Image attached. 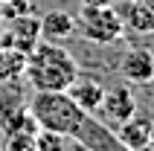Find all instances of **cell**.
<instances>
[{
  "label": "cell",
  "mask_w": 154,
  "mask_h": 151,
  "mask_svg": "<svg viewBox=\"0 0 154 151\" xmlns=\"http://www.w3.org/2000/svg\"><path fill=\"white\" fill-rule=\"evenodd\" d=\"M111 0H82V6H108Z\"/></svg>",
  "instance_id": "cell-14"
},
{
  "label": "cell",
  "mask_w": 154,
  "mask_h": 151,
  "mask_svg": "<svg viewBox=\"0 0 154 151\" xmlns=\"http://www.w3.org/2000/svg\"><path fill=\"white\" fill-rule=\"evenodd\" d=\"M76 29L82 32V38L93 44H113L119 41L125 20L119 17V12L111 9V3L108 6H82V15L76 17Z\"/></svg>",
  "instance_id": "cell-3"
},
{
  "label": "cell",
  "mask_w": 154,
  "mask_h": 151,
  "mask_svg": "<svg viewBox=\"0 0 154 151\" xmlns=\"http://www.w3.org/2000/svg\"><path fill=\"white\" fill-rule=\"evenodd\" d=\"M0 151H38L35 148V131H9Z\"/></svg>",
  "instance_id": "cell-13"
},
{
  "label": "cell",
  "mask_w": 154,
  "mask_h": 151,
  "mask_svg": "<svg viewBox=\"0 0 154 151\" xmlns=\"http://www.w3.org/2000/svg\"><path fill=\"white\" fill-rule=\"evenodd\" d=\"M23 76L32 84V90H67L79 76V64L67 47L41 38L26 52Z\"/></svg>",
  "instance_id": "cell-1"
},
{
  "label": "cell",
  "mask_w": 154,
  "mask_h": 151,
  "mask_svg": "<svg viewBox=\"0 0 154 151\" xmlns=\"http://www.w3.org/2000/svg\"><path fill=\"white\" fill-rule=\"evenodd\" d=\"M35 148L38 151H67L70 148V137L38 128V131H35Z\"/></svg>",
  "instance_id": "cell-12"
},
{
  "label": "cell",
  "mask_w": 154,
  "mask_h": 151,
  "mask_svg": "<svg viewBox=\"0 0 154 151\" xmlns=\"http://www.w3.org/2000/svg\"><path fill=\"white\" fill-rule=\"evenodd\" d=\"M26 52L15 50V47H0V82H9L15 76L23 73Z\"/></svg>",
  "instance_id": "cell-11"
},
{
  "label": "cell",
  "mask_w": 154,
  "mask_h": 151,
  "mask_svg": "<svg viewBox=\"0 0 154 151\" xmlns=\"http://www.w3.org/2000/svg\"><path fill=\"white\" fill-rule=\"evenodd\" d=\"M41 41V20L29 12L17 17H9V26L3 29V47H15L20 52H29Z\"/></svg>",
  "instance_id": "cell-5"
},
{
  "label": "cell",
  "mask_w": 154,
  "mask_h": 151,
  "mask_svg": "<svg viewBox=\"0 0 154 151\" xmlns=\"http://www.w3.org/2000/svg\"><path fill=\"white\" fill-rule=\"evenodd\" d=\"M38 20H41V38L44 41H58L61 44L76 32V17L70 12H64V9H52V12H47Z\"/></svg>",
  "instance_id": "cell-8"
},
{
  "label": "cell",
  "mask_w": 154,
  "mask_h": 151,
  "mask_svg": "<svg viewBox=\"0 0 154 151\" xmlns=\"http://www.w3.org/2000/svg\"><path fill=\"white\" fill-rule=\"evenodd\" d=\"M151 128H154V119L148 113H140L137 110L134 116H128L116 128V137L122 140V145L128 151H143L146 143H148V137H151Z\"/></svg>",
  "instance_id": "cell-7"
},
{
  "label": "cell",
  "mask_w": 154,
  "mask_h": 151,
  "mask_svg": "<svg viewBox=\"0 0 154 151\" xmlns=\"http://www.w3.org/2000/svg\"><path fill=\"white\" fill-rule=\"evenodd\" d=\"M119 73L128 84H148L154 79V52L146 47H131L119 58Z\"/></svg>",
  "instance_id": "cell-6"
},
{
  "label": "cell",
  "mask_w": 154,
  "mask_h": 151,
  "mask_svg": "<svg viewBox=\"0 0 154 151\" xmlns=\"http://www.w3.org/2000/svg\"><path fill=\"white\" fill-rule=\"evenodd\" d=\"M67 96L76 102L85 113H96V110H99V102H102V96H105V87L99 82H93V79H79L76 76V82L67 87Z\"/></svg>",
  "instance_id": "cell-9"
},
{
  "label": "cell",
  "mask_w": 154,
  "mask_h": 151,
  "mask_svg": "<svg viewBox=\"0 0 154 151\" xmlns=\"http://www.w3.org/2000/svg\"><path fill=\"white\" fill-rule=\"evenodd\" d=\"M134 113H137V99H134L131 87H111V90H105L102 102H99V110H96L93 116H99L105 125H111L116 131Z\"/></svg>",
  "instance_id": "cell-4"
},
{
  "label": "cell",
  "mask_w": 154,
  "mask_h": 151,
  "mask_svg": "<svg viewBox=\"0 0 154 151\" xmlns=\"http://www.w3.org/2000/svg\"><path fill=\"white\" fill-rule=\"evenodd\" d=\"M122 20L134 29V32H154V0H128Z\"/></svg>",
  "instance_id": "cell-10"
},
{
  "label": "cell",
  "mask_w": 154,
  "mask_h": 151,
  "mask_svg": "<svg viewBox=\"0 0 154 151\" xmlns=\"http://www.w3.org/2000/svg\"><path fill=\"white\" fill-rule=\"evenodd\" d=\"M29 113L38 128L64 134L70 140L85 119V110L67 96V90H35L32 102H29Z\"/></svg>",
  "instance_id": "cell-2"
}]
</instances>
